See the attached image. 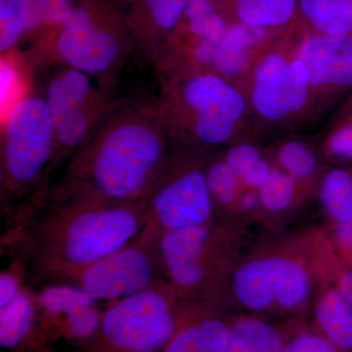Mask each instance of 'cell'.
<instances>
[{"label":"cell","mask_w":352,"mask_h":352,"mask_svg":"<svg viewBox=\"0 0 352 352\" xmlns=\"http://www.w3.org/2000/svg\"><path fill=\"white\" fill-rule=\"evenodd\" d=\"M212 198L223 206L230 205L237 195L240 179L226 161L217 162L206 173Z\"/></svg>","instance_id":"f546056e"},{"label":"cell","mask_w":352,"mask_h":352,"mask_svg":"<svg viewBox=\"0 0 352 352\" xmlns=\"http://www.w3.org/2000/svg\"><path fill=\"white\" fill-rule=\"evenodd\" d=\"M205 226L168 230L161 242V252L171 281L182 289H192L205 277L201 256L208 242Z\"/></svg>","instance_id":"4fadbf2b"},{"label":"cell","mask_w":352,"mask_h":352,"mask_svg":"<svg viewBox=\"0 0 352 352\" xmlns=\"http://www.w3.org/2000/svg\"><path fill=\"white\" fill-rule=\"evenodd\" d=\"M277 157L284 171L296 180L310 177L318 166L314 153L298 140L285 142L278 150Z\"/></svg>","instance_id":"484cf974"},{"label":"cell","mask_w":352,"mask_h":352,"mask_svg":"<svg viewBox=\"0 0 352 352\" xmlns=\"http://www.w3.org/2000/svg\"><path fill=\"white\" fill-rule=\"evenodd\" d=\"M0 108L2 118H4L18 102L16 98L19 95L18 90L20 88V76L15 65L3 57L0 66Z\"/></svg>","instance_id":"1f68e13d"},{"label":"cell","mask_w":352,"mask_h":352,"mask_svg":"<svg viewBox=\"0 0 352 352\" xmlns=\"http://www.w3.org/2000/svg\"><path fill=\"white\" fill-rule=\"evenodd\" d=\"M233 22L268 32L280 31L298 20V0H224Z\"/></svg>","instance_id":"5bb4252c"},{"label":"cell","mask_w":352,"mask_h":352,"mask_svg":"<svg viewBox=\"0 0 352 352\" xmlns=\"http://www.w3.org/2000/svg\"><path fill=\"white\" fill-rule=\"evenodd\" d=\"M229 329L217 319H206L173 336L164 352H226Z\"/></svg>","instance_id":"d6986e66"},{"label":"cell","mask_w":352,"mask_h":352,"mask_svg":"<svg viewBox=\"0 0 352 352\" xmlns=\"http://www.w3.org/2000/svg\"><path fill=\"white\" fill-rule=\"evenodd\" d=\"M157 31L168 34L182 22L189 0H141Z\"/></svg>","instance_id":"83f0119b"},{"label":"cell","mask_w":352,"mask_h":352,"mask_svg":"<svg viewBox=\"0 0 352 352\" xmlns=\"http://www.w3.org/2000/svg\"><path fill=\"white\" fill-rule=\"evenodd\" d=\"M335 286L352 305V268L344 265L339 259L336 263Z\"/></svg>","instance_id":"d590c367"},{"label":"cell","mask_w":352,"mask_h":352,"mask_svg":"<svg viewBox=\"0 0 352 352\" xmlns=\"http://www.w3.org/2000/svg\"><path fill=\"white\" fill-rule=\"evenodd\" d=\"M94 76L68 66L57 69L43 95L57 148L71 150L88 140L108 112L105 94Z\"/></svg>","instance_id":"277c9868"},{"label":"cell","mask_w":352,"mask_h":352,"mask_svg":"<svg viewBox=\"0 0 352 352\" xmlns=\"http://www.w3.org/2000/svg\"><path fill=\"white\" fill-rule=\"evenodd\" d=\"M324 147L333 161L352 164V111L342 116L328 134Z\"/></svg>","instance_id":"4dcf8cb0"},{"label":"cell","mask_w":352,"mask_h":352,"mask_svg":"<svg viewBox=\"0 0 352 352\" xmlns=\"http://www.w3.org/2000/svg\"><path fill=\"white\" fill-rule=\"evenodd\" d=\"M298 19L312 32L352 34V0H298Z\"/></svg>","instance_id":"2e32d148"},{"label":"cell","mask_w":352,"mask_h":352,"mask_svg":"<svg viewBox=\"0 0 352 352\" xmlns=\"http://www.w3.org/2000/svg\"><path fill=\"white\" fill-rule=\"evenodd\" d=\"M101 328L106 339L120 351L156 352L173 339L175 321L166 296L148 288L109 308Z\"/></svg>","instance_id":"5b68a950"},{"label":"cell","mask_w":352,"mask_h":352,"mask_svg":"<svg viewBox=\"0 0 352 352\" xmlns=\"http://www.w3.org/2000/svg\"><path fill=\"white\" fill-rule=\"evenodd\" d=\"M296 179L286 171L272 170L258 189L259 204L271 212H284L295 199Z\"/></svg>","instance_id":"d4e9b609"},{"label":"cell","mask_w":352,"mask_h":352,"mask_svg":"<svg viewBox=\"0 0 352 352\" xmlns=\"http://www.w3.org/2000/svg\"><path fill=\"white\" fill-rule=\"evenodd\" d=\"M94 296L85 289L72 286H51L43 289L39 302L48 314L53 315H69L75 314L83 307L96 303Z\"/></svg>","instance_id":"603a6c76"},{"label":"cell","mask_w":352,"mask_h":352,"mask_svg":"<svg viewBox=\"0 0 352 352\" xmlns=\"http://www.w3.org/2000/svg\"><path fill=\"white\" fill-rule=\"evenodd\" d=\"M2 160L4 173L15 184L38 179L57 148L50 111L43 96L27 95L3 118Z\"/></svg>","instance_id":"3957f363"},{"label":"cell","mask_w":352,"mask_h":352,"mask_svg":"<svg viewBox=\"0 0 352 352\" xmlns=\"http://www.w3.org/2000/svg\"><path fill=\"white\" fill-rule=\"evenodd\" d=\"M27 32L23 0H0V51L13 50Z\"/></svg>","instance_id":"4316f807"},{"label":"cell","mask_w":352,"mask_h":352,"mask_svg":"<svg viewBox=\"0 0 352 352\" xmlns=\"http://www.w3.org/2000/svg\"><path fill=\"white\" fill-rule=\"evenodd\" d=\"M214 1H220V2H222V1H224V0H214Z\"/></svg>","instance_id":"ab89813d"},{"label":"cell","mask_w":352,"mask_h":352,"mask_svg":"<svg viewBox=\"0 0 352 352\" xmlns=\"http://www.w3.org/2000/svg\"><path fill=\"white\" fill-rule=\"evenodd\" d=\"M140 220L127 208H96L76 215L64 236L69 263L89 266L126 248L138 232Z\"/></svg>","instance_id":"52a82bcc"},{"label":"cell","mask_w":352,"mask_h":352,"mask_svg":"<svg viewBox=\"0 0 352 352\" xmlns=\"http://www.w3.org/2000/svg\"><path fill=\"white\" fill-rule=\"evenodd\" d=\"M182 21L196 41L219 43L229 24L226 15L219 10L214 0H189Z\"/></svg>","instance_id":"ffe728a7"},{"label":"cell","mask_w":352,"mask_h":352,"mask_svg":"<svg viewBox=\"0 0 352 352\" xmlns=\"http://www.w3.org/2000/svg\"><path fill=\"white\" fill-rule=\"evenodd\" d=\"M160 106L134 101L110 109L88 140L87 175L100 195L138 198L149 188L164 154Z\"/></svg>","instance_id":"6da1fadb"},{"label":"cell","mask_w":352,"mask_h":352,"mask_svg":"<svg viewBox=\"0 0 352 352\" xmlns=\"http://www.w3.org/2000/svg\"><path fill=\"white\" fill-rule=\"evenodd\" d=\"M307 69L298 57L272 52L261 58L252 78V103L259 116L281 122L302 111L309 97Z\"/></svg>","instance_id":"9c48e42d"},{"label":"cell","mask_w":352,"mask_h":352,"mask_svg":"<svg viewBox=\"0 0 352 352\" xmlns=\"http://www.w3.org/2000/svg\"><path fill=\"white\" fill-rule=\"evenodd\" d=\"M212 199L206 173L192 168L157 190L153 197V212L166 231L201 226L212 214Z\"/></svg>","instance_id":"30bf717a"},{"label":"cell","mask_w":352,"mask_h":352,"mask_svg":"<svg viewBox=\"0 0 352 352\" xmlns=\"http://www.w3.org/2000/svg\"><path fill=\"white\" fill-rule=\"evenodd\" d=\"M34 318L32 298L21 292L12 302L0 307V346L11 349L19 346L31 330Z\"/></svg>","instance_id":"44dd1931"},{"label":"cell","mask_w":352,"mask_h":352,"mask_svg":"<svg viewBox=\"0 0 352 352\" xmlns=\"http://www.w3.org/2000/svg\"><path fill=\"white\" fill-rule=\"evenodd\" d=\"M320 201L336 226L352 220V166H336L322 179Z\"/></svg>","instance_id":"ac0fdd59"},{"label":"cell","mask_w":352,"mask_h":352,"mask_svg":"<svg viewBox=\"0 0 352 352\" xmlns=\"http://www.w3.org/2000/svg\"><path fill=\"white\" fill-rule=\"evenodd\" d=\"M351 111H352V92L351 94L349 95V98H347L346 104H344V109H342V116L351 112Z\"/></svg>","instance_id":"f35d334b"},{"label":"cell","mask_w":352,"mask_h":352,"mask_svg":"<svg viewBox=\"0 0 352 352\" xmlns=\"http://www.w3.org/2000/svg\"><path fill=\"white\" fill-rule=\"evenodd\" d=\"M236 298L248 309L263 311L277 303L296 309L308 300L311 280L298 261L284 256H267L243 264L233 277Z\"/></svg>","instance_id":"8992f818"},{"label":"cell","mask_w":352,"mask_h":352,"mask_svg":"<svg viewBox=\"0 0 352 352\" xmlns=\"http://www.w3.org/2000/svg\"><path fill=\"white\" fill-rule=\"evenodd\" d=\"M164 126L184 120V129L206 146L226 144L233 138L245 112L244 96L217 73L187 76L160 104Z\"/></svg>","instance_id":"7a4b0ae2"},{"label":"cell","mask_w":352,"mask_h":352,"mask_svg":"<svg viewBox=\"0 0 352 352\" xmlns=\"http://www.w3.org/2000/svg\"><path fill=\"white\" fill-rule=\"evenodd\" d=\"M332 244L337 258L344 265L352 268V220L335 226L332 232Z\"/></svg>","instance_id":"e575fe53"},{"label":"cell","mask_w":352,"mask_h":352,"mask_svg":"<svg viewBox=\"0 0 352 352\" xmlns=\"http://www.w3.org/2000/svg\"><path fill=\"white\" fill-rule=\"evenodd\" d=\"M305 30L296 56L307 69L311 87L335 94L352 92V34L329 36Z\"/></svg>","instance_id":"7c38bea8"},{"label":"cell","mask_w":352,"mask_h":352,"mask_svg":"<svg viewBox=\"0 0 352 352\" xmlns=\"http://www.w3.org/2000/svg\"><path fill=\"white\" fill-rule=\"evenodd\" d=\"M151 261L138 248H124L108 258L87 266L82 288L95 300H122L149 288Z\"/></svg>","instance_id":"8fae6325"},{"label":"cell","mask_w":352,"mask_h":352,"mask_svg":"<svg viewBox=\"0 0 352 352\" xmlns=\"http://www.w3.org/2000/svg\"><path fill=\"white\" fill-rule=\"evenodd\" d=\"M21 292L19 282L15 277L8 273H2L0 278V307L12 302Z\"/></svg>","instance_id":"8d00e7d4"},{"label":"cell","mask_w":352,"mask_h":352,"mask_svg":"<svg viewBox=\"0 0 352 352\" xmlns=\"http://www.w3.org/2000/svg\"><path fill=\"white\" fill-rule=\"evenodd\" d=\"M279 332L265 322L245 318L229 329L226 352H282Z\"/></svg>","instance_id":"e0dca14e"},{"label":"cell","mask_w":352,"mask_h":352,"mask_svg":"<svg viewBox=\"0 0 352 352\" xmlns=\"http://www.w3.org/2000/svg\"><path fill=\"white\" fill-rule=\"evenodd\" d=\"M227 164L235 171L240 182L252 189H259L270 177L271 168L256 146L238 144L227 151Z\"/></svg>","instance_id":"7402d4cb"},{"label":"cell","mask_w":352,"mask_h":352,"mask_svg":"<svg viewBox=\"0 0 352 352\" xmlns=\"http://www.w3.org/2000/svg\"><path fill=\"white\" fill-rule=\"evenodd\" d=\"M282 352H340L325 337L314 333L296 336L284 346Z\"/></svg>","instance_id":"836d02e7"},{"label":"cell","mask_w":352,"mask_h":352,"mask_svg":"<svg viewBox=\"0 0 352 352\" xmlns=\"http://www.w3.org/2000/svg\"><path fill=\"white\" fill-rule=\"evenodd\" d=\"M59 29L56 51L65 66L98 78L122 62V41L87 7L74 6Z\"/></svg>","instance_id":"ba28073f"},{"label":"cell","mask_w":352,"mask_h":352,"mask_svg":"<svg viewBox=\"0 0 352 352\" xmlns=\"http://www.w3.org/2000/svg\"><path fill=\"white\" fill-rule=\"evenodd\" d=\"M73 7L72 0H23L27 32L61 27Z\"/></svg>","instance_id":"cb8c5ba5"},{"label":"cell","mask_w":352,"mask_h":352,"mask_svg":"<svg viewBox=\"0 0 352 352\" xmlns=\"http://www.w3.org/2000/svg\"><path fill=\"white\" fill-rule=\"evenodd\" d=\"M259 204L258 194L254 193V192L249 191L245 193L244 195L241 197V207L245 212H252L256 208Z\"/></svg>","instance_id":"74e56055"},{"label":"cell","mask_w":352,"mask_h":352,"mask_svg":"<svg viewBox=\"0 0 352 352\" xmlns=\"http://www.w3.org/2000/svg\"><path fill=\"white\" fill-rule=\"evenodd\" d=\"M315 314L324 337L340 352L351 351L352 305L337 287L322 294Z\"/></svg>","instance_id":"9a60e30c"},{"label":"cell","mask_w":352,"mask_h":352,"mask_svg":"<svg viewBox=\"0 0 352 352\" xmlns=\"http://www.w3.org/2000/svg\"><path fill=\"white\" fill-rule=\"evenodd\" d=\"M250 52L251 51L241 47L223 36L217 44L212 66L217 75L222 78L239 76L247 69L250 62Z\"/></svg>","instance_id":"f1b7e54d"},{"label":"cell","mask_w":352,"mask_h":352,"mask_svg":"<svg viewBox=\"0 0 352 352\" xmlns=\"http://www.w3.org/2000/svg\"><path fill=\"white\" fill-rule=\"evenodd\" d=\"M67 328L74 338L87 339L96 332L102 320L95 305L83 307L66 317Z\"/></svg>","instance_id":"d6a6232c"}]
</instances>
